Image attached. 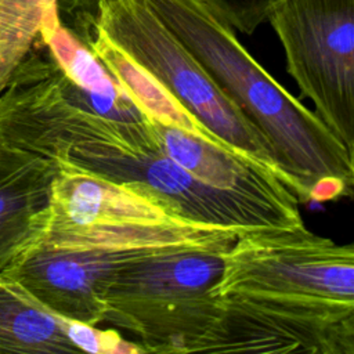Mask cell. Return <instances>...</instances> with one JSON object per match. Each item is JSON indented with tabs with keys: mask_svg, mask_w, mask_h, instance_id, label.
<instances>
[{
	"mask_svg": "<svg viewBox=\"0 0 354 354\" xmlns=\"http://www.w3.org/2000/svg\"><path fill=\"white\" fill-rule=\"evenodd\" d=\"M223 93L270 142L300 201L351 195L354 153L283 88L205 0H145Z\"/></svg>",
	"mask_w": 354,
	"mask_h": 354,
	"instance_id": "obj_1",
	"label": "cell"
},
{
	"mask_svg": "<svg viewBox=\"0 0 354 354\" xmlns=\"http://www.w3.org/2000/svg\"><path fill=\"white\" fill-rule=\"evenodd\" d=\"M57 165L37 245L55 249L227 252L243 234L192 223L141 189Z\"/></svg>",
	"mask_w": 354,
	"mask_h": 354,
	"instance_id": "obj_2",
	"label": "cell"
},
{
	"mask_svg": "<svg viewBox=\"0 0 354 354\" xmlns=\"http://www.w3.org/2000/svg\"><path fill=\"white\" fill-rule=\"evenodd\" d=\"M224 253L170 249L127 263L105 286L104 321L133 333L140 353L202 351L221 314Z\"/></svg>",
	"mask_w": 354,
	"mask_h": 354,
	"instance_id": "obj_3",
	"label": "cell"
},
{
	"mask_svg": "<svg viewBox=\"0 0 354 354\" xmlns=\"http://www.w3.org/2000/svg\"><path fill=\"white\" fill-rule=\"evenodd\" d=\"M88 29L100 32L159 82L228 148L290 188L263 133L223 93L145 0H100L93 18L76 35Z\"/></svg>",
	"mask_w": 354,
	"mask_h": 354,
	"instance_id": "obj_4",
	"label": "cell"
},
{
	"mask_svg": "<svg viewBox=\"0 0 354 354\" xmlns=\"http://www.w3.org/2000/svg\"><path fill=\"white\" fill-rule=\"evenodd\" d=\"M242 296L317 307H354V248L304 223L241 234L223 254L213 296Z\"/></svg>",
	"mask_w": 354,
	"mask_h": 354,
	"instance_id": "obj_5",
	"label": "cell"
},
{
	"mask_svg": "<svg viewBox=\"0 0 354 354\" xmlns=\"http://www.w3.org/2000/svg\"><path fill=\"white\" fill-rule=\"evenodd\" d=\"M267 21L301 97L354 153V0H281Z\"/></svg>",
	"mask_w": 354,
	"mask_h": 354,
	"instance_id": "obj_6",
	"label": "cell"
},
{
	"mask_svg": "<svg viewBox=\"0 0 354 354\" xmlns=\"http://www.w3.org/2000/svg\"><path fill=\"white\" fill-rule=\"evenodd\" d=\"M54 162L141 189L192 223L242 232L303 224L301 216L202 183L156 149L83 142Z\"/></svg>",
	"mask_w": 354,
	"mask_h": 354,
	"instance_id": "obj_7",
	"label": "cell"
},
{
	"mask_svg": "<svg viewBox=\"0 0 354 354\" xmlns=\"http://www.w3.org/2000/svg\"><path fill=\"white\" fill-rule=\"evenodd\" d=\"M217 297L220 319L202 351L354 354V307Z\"/></svg>",
	"mask_w": 354,
	"mask_h": 354,
	"instance_id": "obj_8",
	"label": "cell"
},
{
	"mask_svg": "<svg viewBox=\"0 0 354 354\" xmlns=\"http://www.w3.org/2000/svg\"><path fill=\"white\" fill-rule=\"evenodd\" d=\"M159 250L55 249L35 245L1 271L47 311L71 321H104V290L127 263Z\"/></svg>",
	"mask_w": 354,
	"mask_h": 354,
	"instance_id": "obj_9",
	"label": "cell"
},
{
	"mask_svg": "<svg viewBox=\"0 0 354 354\" xmlns=\"http://www.w3.org/2000/svg\"><path fill=\"white\" fill-rule=\"evenodd\" d=\"M147 126L158 151L202 183L301 216L300 198L277 176L242 155L155 120L147 119Z\"/></svg>",
	"mask_w": 354,
	"mask_h": 354,
	"instance_id": "obj_10",
	"label": "cell"
},
{
	"mask_svg": "<svg viewBox=\"0 0 354 354\" xmlns=\"http://www.w3.org/2000/svg\"><path fill=\"white\" fill-rule=\"evenodd\" d=\"M58 165L0 147V272L39 243Z\"/></svg>",
	"mask_w": 354,
	"mask_h": 354,
	"instance_id": "obj_11",
	"label": "cell"
},
{
	"mask_svg": "<svg viewBox=\"0 0 354 354\" xmlns=\"http://www.w3.org/2000/svg\"><path fill=\"white\" fill-rule=\"evenodd\" d=\"M0 353H77L65 333V319L47 311L1 272Z\"/></svg>",
	"mask_w": 354,
	"mask_h": 354,
	"instance_id": "obj_12",
	"label": "cell"
},
{
	"mask_svg": "<svg viewBox=\"0 0 354 354\" xmlns=\"http://www.w3.org/2000/svg\"><path fill=\"white\" fill-rule=\"evenodd\" d=\"M55 64L64 75L83 90L105 97H123L115 79L91 51V48L59 18V14L46 21L40 33Z\"/></svg>",
	"mask_w": 354,
	"mask_h": 354,
	"instance_id": "obj_13",
	"label": "cell"
},
{
	"mask_svg": "<svg viewBox=\"0 0 354 354\" xmlns=\"http://www.w3.org/2000/svg\"><path fill=\"white\" fill-rule=\"evenodd\" d=\"M57 14L58 0H0V93Z\"/></svg>",
	"mask_w": 354,
	"mask_h": 354,
	"instance_id": "obj_14",
	"label": "cell"
},
{
	"mask_svg": "<svg viewBox=\"0 0 354 354\" xmlns=\"http://www.w3.org/2000/svg\"><path fill=\"white\" fill-rule=\"evenodd\" d=\"M65 319V318H64ZM65 333L77 351L93 354L140 353L136 343L124 340L113 330H101L95 325L65 319Z\"/></svg>",
	"mask_w": 354,
	"mask_h": 354,
	"instance_id": "obj_15",
	"label": "cell"
},
{
	"mask_svg": "<svg viewBox=\"0 0 354 354\" xmlns=\"http://www.w3.org/2000/svg\"><path fill=\"white\" fill-rule=\"evenodd\" d=\"M234 30L252 35L281 0H205Z\"/></svg>",
	"mask_w": 354,
	"mask_h": 354,
	"instance_id": "obj_16",
	"label": "cell"
},
{
	"mask_svg": "<svg viewBox=\"0 0 354 354\" xmlns=\"http://www.w3.org/2000/svg\"><path fill=\"white\" fill-rule=\"evenodd\" d=\"M100 0H58L61 21L71 29L79 28L88 22Z\"/></svg>",
	"mask_w": 354,
	"mask_h": 354,
	"instance_id": "obj_17",
	"label": "cell"
}]
</instances>
